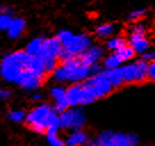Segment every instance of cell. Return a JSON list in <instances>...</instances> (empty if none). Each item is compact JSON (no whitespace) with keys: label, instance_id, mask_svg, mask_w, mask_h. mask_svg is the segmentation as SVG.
I'll return each mask as SVG.
<instances>
[{"label":"cell","instance_id":"1","mask_svg":"<svg viewBox=\"0 0 155 146\" xmlns=\"http://www.w3.org/2000/svg\"><path fill=\"white\" fill-rule=\"evenodd\" d=\"M47 75L39 56H30L25 50L6 54L0 61V77L26 91H37Z\"/></svg>","mask_w":155,"mask_h":146},{"label":"cell","instance_id":"2","mask_svg":"<svg viewBox=\"0 0 155 146\" xmlns=\"http://www.w3.org/2000/svg\"><path fill=\"white\" fill-rule=\"evenodd\" d=\"M24 122L31 130L38 134L59 131V114L47 103H40L29 111Z\"/></svg>","mask_w":155,"mask_h":146},{"label":"cell","instance_id":"3","mask_svg":"<svg viewBox=\"0 0 155 146\" xmlns=\"http://www.w3.org/2000/svg\"><path fill=\"white\" fill-rule=\"evenodd\" d=\"M53 78L58 85L81 83L90 78V71L77 57L66 62H61L53 72Z\"/></svg>","mask_w":155,"mask_h":146},{"label":"cell","instance_id":"4","mask_svg":"<svg viewBox=\"0 0 155 146\" xmlns=\"http://www.w3.org/2000/svg\"><path fill=\"white\" fill-rule=\"evenodd\" d=\"M139 137L134 132H115L104 130L89 139L86 146H137Z\"/></svg>","mask_w":155,"mask_h":146},{"label":"cell","instance_id":"5","mask_svg":"<svg viewBox=\"0 0 155 146\" xmlns=\"http://www.w3.org/2000/svg\"><path fill=\"white\" fill-rule=\"evenodd\" d=\"M62 45L56 37L46 38L39 54L45 66V71L47 74H53L59 64V55L62 51Z\"/></svg>","mask_w":155,"mask_h":146},{"label":"cell","instance_id":"6","mask_svg":"<svg viewBox=\"0 0 155 146\" xmlns=\"http://www.w3.org/2000/svg\"><path fill=\"white\" fill-rule=\"evenodd\" d=\"M91 45V38L89 34L73 33L70 41L62 48V51L59 55V63L80 57Z\"/></svg>","mask_w":155,"mask_h":146},{"label":"cell","instance_id":"7","mask_svg":"<svg viewBox=\"0 0 155 146\" xmlns=\"http://www.w3.org/2000/svg\"><path fill=\"white\" fill-rule=\"evenodd\" d=\"M66 99L70 107H82L97 101L92 91L84 82L73 83L66 88Z\"/></svg>","mask_w":155,"mask_h":146},{"label":"cell","instance_id":"8","mask_svg":"<svg viewBox=\"0 0 155 146\" xmlns=\"http://www.w3.org/2000/svg\"><path fill=\"white\" fill-rule=\"evenodd\" d=\"M87 122V114L82 107H70L65 112L59 114V129L80 130Z\"/></svg>","mask_w":155,"mask_h":146},{"label":"cell","instance_id":"9","mask_svg":"<svg viewBox=\"0 0 155 146\" xmlns=\"http://www.w3.org/2000/svg\"><path fill=\"white\" fill-rule=\"evenodd\" d=\"M146 26L143 23H132L131 28L129 29V34L127 44L134 49L136 54L143 55L147 50H150V41L146 37Z\"/></svg>","mask_w":155,"mask_h":146},{"label":"cell","instance_id":"10","mask_svg":"<svg viewBox=\"0 0 155 146\" xmlns=\"http://www.w3.org/2000/svg\"><path fill=\"white\" fill-rule=\"evenodd\" d=\"M121 70L124 83H141L147 80L148 63L143 59H137L132 63L122 65Z\"/></svg>","mask_w":155,"mask_h":146},{"label":"cell","instance_id":"11","mask_svg":"<svg viewBox=\"0 0 155 146\" xmlns=\"http://www.w3.org/2000/svg\"><path fill=\"white\" fill-rule=\"evenodd\" d=\"M84 83L87 85L88 87H89V89L92 91V94L96 97V99H101V98L106 97V96H108L114 90V87L108 81V79L104 75L103 71L99 74L87 79L84 81Z\"/></svg>","mask_w":155,"mask_h":146},{"label":"cell","instance_id":"12","mask_svg":"<svg viewBox=\"0 0 155 146\" xmlns=\"http://www.w3.org/2000/svg\"><path fill=\"white\" fill-rule=\"evenodd\" d=\"M49 95L54 101L53 107L58 114L65 112L68 108H70V105L66 99V88L63 85L53 86L49 90Z\"/></svg>","mask_w":155,"mask_h":146},{"label":"cell","instance_id":"13","mask_svg":"<svg viewBox=\"0 0 155 146\" xmlns=\"http://www.w3.org/2000/svg\"><path fill=\"white\" fill-rule=\"evenodd\" d=\"M103 58H104V49L98 45H91L79 57L80 62L87 68H90L95 64H98Z\"/></svg>","mask_w":155,"mask_h":146},{"label":"cell","instance_id":"14","mask_svg":"<svg viewBox=\"0 0 155 146\" xmlns=\"http://www.w3.org/2000/svg\"><path fill=\"white\" fill-rule=\"evenodd\" d=\"M26 28V22L23 17H14L12 23H10L7 32V37L12 40H17L19 39L25 31Z\"/></svg>","mask_w":155,"mask_h":146},{"label":"cell","instance_id":"15","mask_svg":"<svg viewBox=\"0 0 155 146\" xmlns=\"http://www.w3.org/2000/svg\"><path fill=\"white\" fill-rule=\"evenodd\" d=\"M64 141H65V146H86L89 138H88L87 132L80 129V130H74L70 132L66 139Z\"/></svg>","mask_w":155,"mask_h":146},{"label":"cell","instance_id":"16","mask_svg":"<svg viewBox=\"0 0 155 146\" xmlns=\"http://www.w3.org/2000/svg\"><path fill=\"white\" fill-rule=\"evenodd\" d=\"M103 73L104 75L108 79V81L111 82V85L115 88H120L121 86L124 85V81H123V74H122V70L121 68H112V70H103Z\"/></svg>","mask_w":155,"mask_h":146},{"label":"cell","instance_id":"17","mask_svg":"<svg viewBox=\"0 0 155 146\" xmlns=\"http://www.w3.org/2000/svg\"><path fill=\"white\" fill-rule=\"evenodd\" d=\"M116 32V25L114 23H104L98 25L95 30V34L99 39H110L114 37V33Z\"/></svg>","mask_w":155,"mask_h":146},{"label":"cell","instance_id":"18","mask_svg":"<svg viewBox=\"0 0 155 146\" xmlns=\"http://www.w3.org/2000/svg\"><path fill=\"white\" fill-rule=\"evenodd\" d=\"M44 40H45V38H42V37L33 38L29 44L26 45V47H25L24 50L29 54L30 56H39L40 50H41V47H42V44H44Z\"/></svg>","mask_w":155,"mask_h":146},{"label":"cell","instance_id":"19","mask_svg":"<svg viewBox=\"0 0 155 146\" xmlns=\"http://www.w3.org/2000/svg\"><path fill=\"white\" fill-rule=\"evenodd\" d=\"M122 61L119 58V56L115 53H112L107 55L106 57L103 58V68L105 70H112V68H117L122 66Z\"/></svg>","mask_w":155,"mask_h":146},{"label":"cell","instance_id":"20","mask_svg":"<svg viewBox=\"0 0 155 146\" xmlns=\"http://www.w3.org/2000/svg\"><path fill=\"white\" fill-rule=\"evenodd\" d=\"M126 45H128L127 44L126 38L116 35V37H112V38H110V39H107L106 48L108 49V50H111L112 53H115V51H117L119 49H121L122 47H124Z\"/></svg>","mask_w":155,"mask_h":146},{"label":"cell","instance_id":"21","mask_svg":"<svg viewBox=\"0 0 155 146\" xmlns=\"http://www.w3.org/2000/svg\"><path fill=\"white\" fill-rule=\"evenodd\" d=\"M115 54L119 56V58L122 61V63L129 62L131 59H134V57L136 56V53L134 51V49L131 48L129 45H126L124 47H122L121 49H119L117 51H115Z\"/></svg>","mask_w":155,"mask_h":146},{"label":"cell","instance_id":"22","mask_svg":"<svg viewBox=\"0 0 155 146\" xmlns=\"http://www.w3.org/2000/svg\"><path fill=\"white\" fill-rule=\"evenodd\" d=\"M7 118L8 120H10L12 122H15V123H22V122L25 121V118H26V112L23 111V110H10L7 112Z\"/></svg>","mask_w":155,"mask_h":146},{"label":"cell","instance_id":"23","mask_svg":"<svg viewBox=\"0 0 155 146\" xmlns=\"http://www.w3.org/2000/svg\"><path fill=\"white\" fill-rule=\"evenodd\" d=\"M46 138L49 146H65V141L59 137L58 131L46 132Z\"/></svg>","mask_w":155,"mask_h":146},{"label":"cell","instance_id":"24","mask_svg":"<svg viewBox=\"0 0 155 146\" xmlns=\"http://www.w3.org/2000/svg\"><path fill=\"white\" fill-rule=\"evenodd\" d=\"M146 15V9L144 8H137V9L131 10L129 14L127 15V20L131 23H137Z\"/></svg>","mask_w":155,"mask_h":146},{"label":"cell","instance_id":"25","mask_svg":"<svg viewBox=\"0 0 155 146\" xmlns=\"http://www.w3.org/2000/svg\"><path fill=\"white\" fill-rule=\"evenodd\" d=\"M13 18L12 15H0V31H7Z\"/></svg>","mask_w":155,"mask_h":146},{"label":"cell","instance_id":"26","mask_svg":"<svg viewBox=\"0 0 155 146\" xmlns=\"http://www.w3.org/2000/svg\"><path fill=\"white\" fill-rule=\"evenodd\" d=\"M147 80H150V81H152V82H155V61L148 64Z\"/></svg>","mask_w":155,"mask_h":146},{"label":"cell","instance_id":"27","mask_svg":"<svg viewBox=\"0 0 155 146\" xmlns=\"http://www.w3.org/2000/svg\"><path fill=\"white\" fill-rule=\"evenodd\" d=\"M13 97V91L7 88H0V101H8Z\"/></svg>","mask_w":155,"mask_h":146},{"label":"cell","instance_id":"28","mask_svg":"<svg viewBox=\"0 0 155 146\" xmlns=\"http://www.w3.org/2000/svg\"><path fill=\"white\" fill-rule=\"evenodd\" d=\"M143 61H145L146 63H152L155 61V51H152V50H147L146 53H144L141 55V58Z\"/></svg>","mask_w":155,"mask_h":146},{"label":"cell","instance_id":"29","mask_svg":"<svg viewBox=\"0 0 155 146\" xmlns=\"http://www.w3.org/2000/svg\"><path fill=\"white\" fill-rule=\"evenodd\" d=\"M14 8L7 5H0V15H13Z\"/></svg>","mask_w":155,"mask_h":146},{"label":"cell","instance_id":"30","mask_svg":"<svg viewBox=\"0 0 155 146\" xmlns=\"http://www.w3.org/2000/svg\"><path fill=\"white\" fill-rule=\"evenodd\" d=\"M42 98H44L42 94H41V93H35V91H34V93L32 94V96H31V101H32V102H34V103H38V102H40Z\"/></svg>","mask_w":155,"mask_h":146}]
</instances>
